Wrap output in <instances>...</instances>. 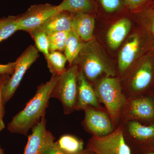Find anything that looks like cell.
<instances>
[{"label":"cell","instance_id":"6da1fadb","mask_svg":"<svg viewBox=\"0 0 154 154\" xmlns=\"http://www.w3.org/2000/svg\"><path fill=\"white\" fill-rule=\"evenodd\" d=\"M60 75H52L48 82L37 87L33 98L9 123L8 129L9 131L26 135L29 130L45 117L49 99Z\"/></svg>","mask_w":154,"mask_h":154},{"label":"cell","instance_id":"7a4b0ae2","mask_svg":"<svg viewBox=\"0 0 154 154\" xmlns=\"http://www.w3.org/2000/svg\"><path fill=\"white\" fill-rule=\"evenodd\" d=\"M73 64L76 65L91 85L103 75L115 77L116 74L114 66L94 38L84 42Z\"/></svg>","mask_w":154,"mask_h":154},{"label":"cell","instance_id":"3957f363","mask_svg":"<svg viewBox=\"0 0 154 154\" xmlns=\"http://www.w3.org/2000/svg\"><path fill=\"white\" fill-rule=\"evenodd\" d=\"M120 79L126 99L137 97L148 89L154 82V49L134 63Z\"/></svg>","mask_w":154,"mask_h":154},{"label":"cell","instance_id":"277c9868","mask_svg":"<svg viewBox=\"0 0 154 154\" xmlns=\"http://www.w3.org/2000/svg\"><path fill=\"white\" fill-rule=\"evenodd\" d=\"M94 88L98 101L105 105L116 128L126 100L120 79L116 77H102L96 81Z\"/></svg>","mask_w":154,"mask_h":154},{"label":"cell","instance_id":"5b68a950","mask_svg":"<svg viewBox=\"0 0 154 154\" xmlns=\"http://www.w3.org/2000/svg\"><path fill=\"white\" fill-rule=\"evenodd\" d=\"M154 49V38L143 28L127 39L118 55V71L122 77L139 59Z\"/></svg>","mask_w":154,"mask_h":154},{"label":"cell","instance_id":"8992f818","mask_svg":"<svg viewBox=\"0 0 154 154\" xmlns=\"http://www.w3.org/2000/svg\"><path fill=\"white\" fill-rule=\"evenodd\" d=\"M79 70L72 64L61 75L51 95L60 101L64 112L68 114L76 110L78 96V78Z\"/></svg>","mask_w":154,"mask_h":154},{"label":"cell","instance_id":"52a82bcc","mask_svg":"<svg viewBox=\"0 0 154 154\" xmlns=\"http://www.w3.org/2000/svg\"><path fill=\"white\" fill-rule=\"evenodd\" d=\"M124 122L125 139L133 154L154 151V124L145 125L135 120Z\"/></svg>","mask_w":154,"mask_h":154},{"label":"cell","instance_id":"ba28073f","mask_svg":"<svg viewBox=\"0 0 154 154\" xmlns=\"http://www.w3.org/2000/svg\"><path fill=\"white\" fill-rule=\"evenodd\" d=\"M87 148L96 154H133L125 139L124 128L121 124L110 134L102 137L93 136Z\"/></svg>","mask_w":154,"mask_h":154},{"label":"cell","instance_id":"9c48e42d","mask_svg":"<svg viewBox=\"0 0 154 154\" xmlns=\"http://www.w3.org/2000/svg\"><path fill=\"white\" fill-rule=\"evenodd\" d=\"M38 57V50L31 45L17 59L14 73L3 88L2 97L4 105L14 96L25 72Z\"/></svg>","mask_w":154,"mask_h":154},{"label":"cell","instance_id":"30bf717a","mask_svg":"<svg viewBox=\"0 0 154 154\" xmlns=\"http://www.w3.org/2000/svg\"><path fill=\"white\" fill-rule=\"evenodd\" d=\"M59 11L57 6L51 4L31 6L25 13L17 16L19 30L29 33Z\"/></svg>","mask_w":154,"mask_h":154},{"label":"cell","instance_id":"8fae6325","mask_svg":"<svg viewBox=\"0 0 154 154\" xmlns=\"http://www.w3.org/2000/svg\"><path fill=\"white\" fill-rule=\"evenodd\" d=\"M121 118L124 122L154 119V101L149 97L126 99L121 112Z\"/></svg>","mask_w":154,"mask_h":154},{"label":"cell","instance_id":"7c38bea8","mask_svg":"<svg viewBox=\"0 0 154 154\" xmlns=\"http://www.w3.org/2000/svg\"><path fill=\"white\" fill-rule=\"evenodd\" d=\"M83 110L85 112L83 125L93 136H104L111 133L116 129L107 111L90 106H87Z\"/></svg>","mask_w":154,"mask_h":154},{"label":"cell","instance_id":"4fadbf2b","mask_svg":"<svg viewBox=\"0 0 154 154\" xmlns=\"http://www.w3.org/2000/svg\"><path fill=\"white\" fill-rule=\"evenodd\" d=\"M46 119L43 117L32 128L23 154H43L55 142V137L46 129Z\"/></svg>","mask_w":154,"mask_h":154},{"label":"cell","instance_id":"5bb4252c","mask_svg":"<svg viewBox=\"0 0 154 154\" xmlns=\"http://www.w3.org/2000/svg\"><path fill=\"white\" fill-rule=\"evenodd\" d=\"M78 96L76 110H83L88 106L97 109L101 108L94 87L80 70L78 75Z\"/></svg>","mask_w":154,"mask_h":154},{"label":"cell","instance_id":"9a60e30c","mask_svg":"<svg viewBox=\"0 0 154 154\" xmlns=\"http://www.w3.org/2000/svg\"><path fill=\"white\" fill-rule=\"evenodd\" d=\"M72 30V13L60 11L48 19L34 30L42 31L48 35L60 31L69 32Z\"/></svg>","mask_w":154,"mask_h":154},{"label":"cell","instance_id":"2e32d148","mask_svg":"<svg viewBox=\"0 0 154 154\" xmlns=\"http://www.w3.org/2000/svg\"><path fill=\"white\" fill-rule=\"evenodd\" d=\"M94 16L84 13H72V30L84 42L90 41L94 37Z\"/></svg>","mask_w":154,"mask_h":154},{"label":"cell","instance_id":"e0dca14e","mask_svg":"<svg viewBox=\"0 0 154 154\" xmlns=\"http://www.w3.org/2000/svg\"><path fill=\"white\" fill-rule=\"evenodd\" d=\"M131 28V22L128 18L124 17L113 24L107 32V41L112 49L118 48L124 41Z\"/></svg>","mask_w":154,"mask_h":154},{"label":"cell","instance_id":"ac0fdd59","mask_svg":"<svg viewBox=\"0 0 154 154\" xmlns=\"http://www.w3.org/2000/svg\"><path fill=\"white\" fill-rule=\"evenodd\" d=\"M60 11L94 15L96 12L94 0H63L57 6Z\"/></svg>","mask_w":154,"mask_h":154},{"label":"cell","instance_id":"d6986e66","mask_svg":"<svg viewBox=\"0 0 154 154\" xmlns=\"http://www.w3.org/2000/svg\"><path fill=\"white\" fill-rule=\"evenodd\" d=\"M84 42L73 30L69 31L64 52L69 66L73 63Z\"/></svg>","mask_w":154,"mask_h":154},{"label":"cell","instance_id":"ffe728a7","mask_svg":"<svg viewBox=\"0 0 154 154\" xmlns=\"http://www.w3.org/2000/svg\"><path fill=\"white\" fill-rule=\"evenodd\" d=\"M44 56L47 61L48 67L52 75H60L65 71L67 60L62 53L59 51H51Z\"/></svg>","mask_w":154,"mask_h":154},{"label":"cell","instance_id":"44dd1931","mask_svg":"<svg viewBox=\"0 0 154 154\" xmlns=\"http://www.w3.org/2000/svg\"><path fill=\"white\" fill-rule=\"evenodd\" d=\"M56 143L62 150L69 154H79L84 149L83 141L71 135L62 136Z\"/></svg>","mask_w":154,"mask_h":154},{"label":"cell","instance_id":"7402d4cb","mask_svg":"<svg viewBox=\"0 0 154 154\" xmlns=\"http://www.w3.org/2000/svg\"><path fill=\"white\" fill-rule=\"evenodd\" d=\"M96 9L98 7L105 14L112 15L128 11L124 0H94Z\"/></svg>","mask_w":154,"mask_h":154},{"label":"cell","instance_id":"603a6c76","mask_svg":"<svg viewBox=\"0 0 154 154\" xmlns=\"http://www.w3.org/2000/svg\"><path fill=\"white\" fill-rule=\"evenodd\" d=\"M19 30L17 16L0 19V43Z\"/></svg>","mask_w":154,"mask_h":154},{"label":"cell","instance_id":"cb8c5ba5","mask_svg":"<svg viewBox=\"0 0 154 154\" xmlns=\"http://www.w3.org/2000/svg\"><path fill=\"white\" fill-rule=\"evenodd\" d=\"M131 14L138 18L142 25V28L150 33L154 38V9L146 7Z\"/></svg>","mask_w":154,"mask_h":154},{"label":"cell","instance_id":"d4e9b609","mask_svg":"<svg viewBox=\"0 0 154 154\" xmlns=\"http://www.w3.org/2000/svg\"><path fill=\"white\" fill-rule=\"evenodd\" d=\"M69 32L60 31L48 35L49 40L50 52L64 51Z\"/></svg>","mask_w":154,"mask_h":154},{"label":"cell","instance_id":"484cf974","mask_svg":"<svg viewBox=\"0 0 154 154\" xmlns=\"http://www.w3.org/2000/svg\"><path fill=\"white\" fill-rule=\"evenodd\" d=\"M33 38L38 51L42 52L44 55L49 53V44L48 35L44 32L33 30L29 33Z\"/></svg>","mask_w":154,"mask_h":154},{"label":"cell","instance_id":"4316f807","mask_svg":"<svg viewBox=\"0 0 154 154\" xmlns=\"http://www.w3.org/2000/svg\"><path fill=\"white\" fill-rule=\"evenodd\" d=\"M154 0H124L128 11L131 14L137 12L146 7Z\"/></svg>","mask_w":154,"mask_h":154},{"label":"cell","instance_id":"83f0119b","mask_svg":"<svg viewBox=\"0 0 154 154\" xmlns=\"http://www.w3.org/2000/svg\"><path fill=\"white\" fill-rule=\"evenodd\" d=\"M11 77L10 75H0V132L5 128V125L3 121V117L5 114L4 105L3 104L2 97L3 88Z\"/></svg>","mask_w":154,"mask_h":154},{"label":"cell","instance_id":"f1b7e54d","mask_svg":"<svg viewBox=\"0 0 154 154\" xmlns=\"http://www.w3.org/2000/svg\"><path fill=\"white\" fill-rule=\"evenodd\" d=\"M16 66V62L9 63L6 64H0V75H12Z\"/></svg>","mask_w":154,"mask_h":154},{"label":"cell","instance_id":"f546056e","mask_svg":"<svg viewBox=\"0 0 154 154\" xmlns=\"http://www.w3.org/2000/svg\"><path fill=\"white\" fill-rule=\"evenodd\" d=\"M43 154H69L64 152L58 146L56 142H54L50 147L47 149Z\"/></svg>","mask_w":154,"mask_h":154},{"label":"cell","instance_id":"4dcf8cb0","mask_svg":"<svg viewBox=\"0 0 154 154\" xmlns=\"http://www.w3.org/2000/svg\"><path fill=\"white\" fill-rule=\"evenodd\" d=\"M79 154H96L94 153V152L86 148L85 149H84Z\"/></svg>","mask_w":154,"mask_h":154},{"label":"cell","instance_id":"1f68e13d","mask_svg":"<svg viewBox=\"0 0 154 154\" xmlns=\"http://www.w3.org/2000/svg\"><path fill=\"white\" fill-rule=\"evenodd\" d=\"M148 7L150 8L154 9V0L149 4Z\"/></svg>","mask_w":154,"mask_h":154},{"label":"cell","instance_id":"d6a6232c","mask_svg":"<svg viewBox=\"0 0 154 154\" xmlns=\"http://www.w3.org/2000/svg\"><path fill=\"white\" fill-rule=\"evenodd\" d=\"M143 154H154V151L149 152L145 153Z\"/></svg>","mask_w":154,"mask_h":154},{"label":"cell","instance_id":"836d02e7","mask_svg":"<svg viewBox=\"0 0 154 154\" xmlns=\"http://www.w3.org/2000/svg\"><path fill=\"white\" fill-rule=\"evenodd\" d=\"M0 154H4L3 150L1 148V147H0Z\"/></svg>","mask_w":154,"mask_h":154}]
</instances>
